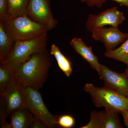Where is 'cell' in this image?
Here are the masks:
<instances>
[{"label": "cell", "instance_id": "6da1fadb", "mask_svg": "<svg viewBox=\"0 0 128 128\" xmlns=\"http://www.w3.org/2000/svg\"><path fill=\"white\" fill-rule=\"evenodd\" d=\"M51 65L50 54L46 49L32 55L13 73L17 82L24 87L39 90L47 81Z\"/></svg>", "mask_w": 128, "mask_h": 128}, {"label": "cell", "instance_id": "7a4b0ae2", "mask_svg": "<svg viewBox=\"0 0 128 128\" xmlns=\"http://www.w3.org/2000/svg\"><path fill=\"white\" fill-rule=\"evenodd\" d=\"M48 32L33 39L16 41L13 48L1 65L12 72L33 54L46 49Z\"/></svg>", "mask_w": 128, "mask_h": 128}, {"label": "cell", "instance_id": "3957f363", "mask_svg": "<svg viewBox=\"0 0 128 128\" xmlns=\"http://www.w3.org/2000/svg\"><path fill=\"white\" fill-rule=\"evenodd\" d=\"M0 22L5 31L16 41L33 39L49 31L46 27L32 20L26 15L9 16Z\"/></svg>", "mask_w": 128, "mask_h": 128}, {"label": "cell", "instance_id": "277c9868", "mask_svg": "<svg viewBox=\"0 0 128 128\" xmlns=\"http://www.w3.org/2000/svg\"><path fill=\"white\" fill-rule=\"evenodd\" d=\"M83 89L90 96L97 107L112 108L119 113L128 110V98L109 88L96 87L92 83H86Z\"/></svg>", "mask_w": 128, "mask_h": 128}, {"label": "cell", "instance_id": "5b68a950", "mask_svg": "<svg viewBox=\"0 0 128 128\" xmlns=\"http://www.w3.org/2000/svg\"><path fill=\"white\" fill-rule=\"evenodd\" d=\"M0 96V124L4 128L8 124L6 118L14 111L26 108L24 87L16 82L6 88Z\"/></svg>", "mask_w": 128, "mask_h": 128}, {"label": "cell", "instance_id": "8992f818", "mask_svg": "<svg viewBox=\"0 0 128 128\" xmlns=\"http://www.w3.org/2000/svg\"><path fill=\"white\" fill-rule=\"evenodd\" d=\"M26 108L37 117L46 128L59 126L57 124L58 116L54 115L46 106L38 90L24 87Z\"/></svg>", "mask_w": 128, "mask_h": 128}, {"label": "cell", "instance_id": "52a82bcc", "mask_svg": "<svg viewBox=\"0 0 128 128\" xmlns=\"http://www.w3.org/2000/svg\"><path fill=\"white\" fill-rule=\"evenodd\" d=\"M27 16L32 20L46 27L49 31L54 28L58 23L51 11L49 0H29Z\"/></svg>", "mask_w": 128, "mask_h": 128}, {"label": "cell", "instance_id": "ba28073f", "mask_svg": "<svg viewBox=\"0 0 128 128\" xmlns=\"http://www.w3.org/2000/svg\"><path fill=\"white\" fill-rule=\"evenodd\" d=\"M124 13L114 6L96 15H89L86 26V30L90 32L106 25L118 28L125 20Z\"/></svg>", "mask_w": 128, "mask_h": 128}, {"label": "cell", "instance_id": "9c48e42d", "mask_svg": "<svg viewBox=\"0 0 128 128\" xmlns=\"http://www.w3.org/2000/svg\"><path fill=\"white\" fill-rule=\"evenodd\" d=\"M97 72L100 78L104 81L105 86L128 98V76L125 72L113 71L102 64Z\"/></svg>", "mask_w": 128, "mask_h": 128}, {"label": "cell", "instance_id": "30bf717a", "mask_svg": "<svg viewBox=\"0 0 128 128\" xmlns=\"http://www.w3.org/2000/svg\"><path fill=\"white\" fill-rule=\"evenodd\" d=\"M92 39L100 41L104 44L106 52L112 51L117 46L122 44L128 37V33L122 32L118 28L104 27L93 30L91 32Z\"/></svg>", "mask_w": 128, "mask_h": 128}, {"label": "cell", "instance_id": "8fae6325", "mask_svg": "<svg viewBox=\"0 0 128 128\" xmlns=\"http://www.w3.org/2000/svg\"><path fill=\"white\" fill-rule=\"evenodd\" d=\"M70 44L76 52L89 63L92 68L98 71L100 64L98 62V57L92 52V47H88L82 39L77 38L72 40Z\"/></svg>", "mask_w": 128, "mask_h": 128}, {"label": "cell", "instance_id": "7c38bea8", "mask_svg": "<svg viewBox=\"0 0 128 128\" xmlns=\"http://www.w3.org/2000/svg\"><path fill=\"white\" fill-rule=\"evenodd\" d=\"M9 117L10 121L8 128H31L33 114L26 108L16 110Z\"/></svg>", "mask_w": 128, "mask_h": 128}, {"label": "cell", "instance_id": "4fadbf2b", "mask_svg": "<svg viewBox=\"0 0 128 128\" xmlns=\"http://www.w3.org/2000/svg\"><path fill=\"white\" fill-rule=\"evenodd\" d=\"M16 41L5 31L0 22V61L2 62L13 48Z\"/></svg>", "mask_w": 128, "mask_h": 128}, {"label": "cell", "instance_id": "5bb4252c", "mask_svg": "<svg viewBox=\"0 0 128 128\" xmlns=\"http://www.w3.org/2000/svg\"><path fill=\"white\" fill-rule=\"evenodd\" d=\"M50 54L55 57L60 70L66 76L70 77L73 71L71 63L70 60L62 54L59 48L54 44L51 45Z\"/></svg>", "mask_w": 128, "mask_h": 128}, {"label": "cell", "instance_id": "9a60e30c", "mask_svg": "<svg viewBox=\"0 0 128 128\" xmlns=\"http://www.w3.org/2000/svg\"><path fill=\"white\" fill-rule=\"evenodd\" d=\"M105 57L123 62L128 66V37L119 48L105 52Z\"/></svg>", "mask_w": 128, "mask_h": 128}, {"label": "cell", "instance_id": "2e32d148", "mask_svg": "<svg viewBox=\"0 0 128 128\" xmlns=\"http://www.w3.org/2000/svg\"><path fill=\"white\" fill-rule=\"evenodd\" d=\"M9 16L27 15L29 0H7Z\"/></svg>", "mask_w": 128, "mask_h": 128}, {"label": "cell", "instance_id": "e0dca14e", "mask_svg": "<svg viewBox=\"0 0 128 128\" xmlns=\"http://www.w3.org/2000/svg\"><path fill=\"white\" fill-rule=\"evenodd\" d=\"M105 122L104 128H123L119 119V112L110 108H105Z\"/></svg>", "mask_w": 128, "mask_h": 128}, {"label": "cell", "instance_id": "ac0fdd59", "mask_svg": "<svg viewBox=\"0 0 128 128\" xmlns=\"http://www.w3.org/2000/svg\"><path fill=\"white\" fill-rule=\"evenodd\" d=\"M106 115L104 111H93L90 113L89 122L81 128H104Z\"/></svg>", "mask_w": 128, "mask_h": 128}, {"label": "cell", "instance_id": "d6986e66", "mask_svg": "<svg viewBox=\"0 0 128 128\" xmlns=\"http://www.w3.org/2000/svg\"><path fill=\"white\" fill-rule=\"evenodd\" d=\"M16 82L14 73L0 65V94Z\"/></svg>", "mask_w": 128, "mask_h": 128}, {"label": "cell", "instance_id": "ffe728a7", "mask_svg": "<svg viewBox=\"0 0 128 128\" xmlns=\"http://www.w3.org/2000/svg\"><path fill=\"white\" fill-rule=\"evenodd\" d=\"M57 124L59 126L64 128H73L75 124V121L72 116L64 114L58 117Z\"/></svg>", "mask_w": 128, "mask_h": 128}, {"label": "cell", "instance_id": "44dd1931", "mask_svg": "<svg viewBox=\"0 0 128 128\" xmlns=\"http://www.w3.org/2000/svg\"><path fill=\"white\" fill-rule=\"evenodd\" d=\"M9 16L8 4L7 0H0V21Z\"/></svg>", "mask_w": 128, "mask_h": 128}, {"label": "cell", "instance_id": "7402d4cb", "mask_svg": "<svg viewBox=\"0 0 128 128\" xmlns=\"http://www.w3.org/2000/svg\"><path fill=\"white\" fill-rule=\"evenodd\" d=\"M106 0H86L85 2L89 7L101 8Z\"/></svg>", "mask_w": 128, "mask_h": 128}, {"label": "cell", "instance_id": "603a6c76", "mask_svg": "<svg viewBox=\"0 0 128 128\" xmlns=\"http://www.w3.org/2000/svg\"><path fill=\"white\" fill-rule=\"evenodd\" d=\"M120 114H122L124 122V124L128 128V110H126L121 112Z\"/></svg>", "mask_w": 128, "mask_h": 128}, {"label": "cell", "instance_id": "cb8c5ba5", "mask_svg": "<svg viewBox=\"0 0 128 128\" xmlns=\"http://www.w3.org/2000/svg\"><path fill=\"white\" fill-rule=\"evenodd\" d=\"M107 0L113 1L118 3L120 6H124L128 8V0Z\"/></svg>", "mask_w": 128, "mask_h": 128}, {"label": "cell", "instance_id": "d4e9b609", "mask_svg": "<svg viewBox=\"0 0 128 128\" xmlns=\"http://www.w3.org/2000/svg\"><path fill=\"white\" fill-rule=\"evenodd\" d=\"M125 73H126L127 75L128 76V66H127V68L125 70V72H124Z\"/></svg>", "mask_w": 128, "mask_h": 128}, {"label": "cell", "instance_id": "484cf974", "mask_svg": "<svg viewBox=\"0 0 128 128\" xmlns=\"http://www.w3.org/2000/svg\"><path fill=\"white\" fill-rule=\"evenodd\" d=\"M80 0L81 1V2H85V1H86V0Z\"/></svg>", "mask_w": 128, "mask_h": 128}, {"label": "cell", "instance_id": "4316f807", "mask_svg": "<svg viewBox=\"0 0 128 128\" xmlns=\"http://www.w3.org/2000/svg\"></svg>", "mask_w": 128, "mask_h": 128}]
</instances>
